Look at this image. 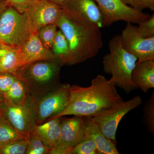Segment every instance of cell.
Returning <instances> with one entry per match:
<instances>
[{
	"label": "cell",
	"mask_w": 154,
	"mask_h": 154,
	"mask_svg": "<svg viewBox=\"0 0 154 154\" xmlns=\"http://www.w3.org/2000/svg\"><path fill=\"white\" fill-rule=\"evenodd\" d=\"M56 25L68 43L69 55L67 65L82 63L96 56L103 47L102 33L99 25L63 8Z\"/></svg>",
	"instance_id": "obj_1"
},
{
	"label": "cell",
	"mask_w": 154,
	"mask_h": 154,
	"mask_svg": "<svg viewBox=\"0 0 154 154\" xmlns=\"http://www.w3.org/2000/svg\"><path fill=\"white\" fill-rule=\"evenodd\" d=\"M116 88L110 80L102 75L94 78L89 87L71 86L68 105L55 118L67 115L93 117L116 102L123 100Z\"/></svg>",
	"instance_id": "obj_2"
},
{
	"label": "cell",
	"mask_w": 154,
	"mask_h": 154,
	"mask_svg": "<svg viewBox=\"0 0 154 154\" xmlns=\"http://www.w3.org/2000/svg\"><path fill=\"white\" fill-rule=\"evenodd\" d=\"M64 66L59 57L25 64L15 76L24 83L28 95L35 98L53 90L60 84V72Z\"/></svg>",
	"instance_id": "obj_3"
},
{
	"label": "cell",
	"mask_w": 154,
	"mask_h": 154,
	"mask_svg": "<svg viewBox=\"0 0 154 154\" xmlns=\"http://www.w3.org/2000/svg\"><path fill=\"white\" fill-rule=\"evenodd\" d=\"M109 52L103 58V69L110 75V81L116 87L127 94L137 88L133 81L131 73L137 58L125 50L122 46L119 35H115L108 43Z\"/></svg>",
	"instance_id": "obj_4"
},
{
	"label": "cell",
	"mask_w": 154,
	"mask_h": 154,
	"mask_svg": "<svg viewBox=\"0 0 154 154\" xmlns=\"http://www.w3.org/2000/svg\"><path fill=\"white\" fill-rule=\"evenodd\" d=\"M26 12L8 6L0 15V42L20 47L34 31Z\"/></svg>",
	"instance_id": "obj_5"
},
{
	"label": "cell",
	"mask_w": 154,
	"mask_h": 154,
	"mask_svg": "<svg viewBox=\"0 0 154 154\" xmlns=\"http://www.w3.org/2000/svg\"><path fill=\"white\" fill-rule=\"evenodd\" d=\"M70 85L60 84L45 94L32 98L35 124L38 125L55 118L67 107Z\"/></svg>",
	"instance_id": "obj_6"
},
{
	"label": "cell",
	"mask_w": 154,
	"mask_h": 154,
	"mask_svg": "<svg viewBox=\"0 0 154 154\" xmlns=\"http://www.w3.org/2000/svg\"><path fill=\"white\" fill-rule=\"evenodd\" d=\"M142 103V100L139 96L126 101L121 100L91 118L98 125L103 134L116 145V133L120 121L125 116L140 106Z\"/></svg>",
	"instance_id": "obj_7"
},
{
	"label": "cell",
	"mask_w": 154,
	"mask_h": 154,
	"mask_svg": "<svg viewBox=\"0 0 154 154\" xmlns=\"http://www.w3.org/2000/svg\"><path fill=\"white\" fill-rule=\"evenodd\" d=\"M104 19V27L122 21L138 23L149 18L150 15L127 5L121 0H94Z\"/></svg>",
	"instance_id": "obj_8"
},
{
	"label": "cell",
	"mask_w": 154,
	"mask_h": 154,
	"mask_svg": "<svg viewBox=\"0 0 154 154\" xmlns=\"http://www.w3.org/2000/svg\"><path fill=\"white\" fill-rule=\"evenodd\" d=\"M85 117L74 116L63 118L61 122L60 137L57 145L49 154H71L73 149L85 136Z\"/></svg>",
	"instance_id": "obj_9"
},
{
	"label": "cell",
	"mask_w": 154,
	"mask_h": 154,
	"mask_svg": "<svg viewBox=\"0 0 154 154\" xmlns=\"http://www.w3.org/2000/svg\"><path fill=\"white\" fill-rule=\"evenodd\" d=\"M119 36L122 47L137 60H154V36L144 38L138 32L137 26L129 22Z\"/></svg>",
	"instance_id": "obj_10"
},
{
	"label": "cell",
	"mask_w": 154,
	"mask_h": 154,
	"mask_svg": "<svg viewBox=\"0 0 154 154\" xmlns=\"http://www.w3.org/2000/svg\"><path fill=\"white\" fill-rule=\"evenodd\" d=\"M0 111L18 132L29 137L36 125L33 100L30 96L21 106H10L2 102Z\"/></svg>",
	"instance_id": "obj_11"
},
{
	"label": "cell",
	"mask_w": 154,
	"mask_h": 154,
	"mask_svg": "<svg viewBox=\"0 0 154 154\" xmlns=\"http://www.w3.org/2000/svg\"><path fill=\"white\" fill-rule=\"evenodd\" d=\"M63 7L48 0H35L26 11L34 31L49 24H56Z\"/></svg>",
	"instance_id": "obj_12"
},
{
	"label": "cell",
	"mask_w": 154,
	"mask_h": 154,
	"mask_svg": "<svg viewBox=\"0 0 154 154\" xmlns=\"http://www.w3.org/2000/svg\"><path fill=\"white\" fill-rule=\"evenodd\" d=\"M24 65L38 61L58 57L51 50L44 46L39 39L37 31H34L20 47Z\"/></svg>",
	"instance_id": "obj_13"
},
{
	"label": "cell",
	"mask_w": 154,
	"mask_h": 154,
	"mask_svg": "<svg viewBox=\"0 0 154 154\" xmlns=\"http://www.w3.org/2000/svg\"><path fill=\"white\" fill-rule=\"evenodd\" d=\"M63 8L72 14L104 27L102 13L94 0H66Z\"/></svg>",
	"instance_id": "obj_14"
},
{
	"label": "cell",
	"mask_w": 154,
	"mask_h": 154,
	"mask_svg": "<svg viewBox=\"0 0 154 154\" xmlns=\"http://www.w3.org/2000/svg\"><path fill=\"white\" fill-rule=\"evenodd\" d=\"M131 77L137 88L145 93L154 88V60H137Z\"/></svg>",
	"instance_id": "obj_15"
},
{
	"label": "cell",
	"mask_w": 154,
	"mask_h": 154,
	"mask_svg": "<svg viewBox=\"0 0 154 154\" xmlns=\"http://www.w3.org/2000/svg\"><path fill=\"white\" fill-rule=\"evenodd\" d=\"M61 119L62 116L56 117L42 124L36 125L30 134H36L51 150L57 145L59 141Z\"/></svg>",
	"instance_id": "obj_16"
},
{
	"label": "cell",
	"mask_w": 154,
	"mask_h": 154,
	"mask_svg": "<svg viewBox=\"0 0 154 154\" xmlns=\"http://www.w3.org/2000/svg\"><path fill=\"white\" fill-rule=\"evenodd\" d=\"M24 65L20 47L2 43L0 46V73H9L14 75Z\"/></svg>",
	"instance_id": "obj_17"
},
{
	"label": "cell",
	"mask_w": 154,
	"mask_h": 154,
	"mask_svg": "<svg viewBox=\"0 0 154 154\" xmlns=\"http://www.w3.org/2000/svg\"><path fill=\"white\" fill-rule=\"evenodd\" d=\"M85 135L95 142L99 154H119L116 145L103 134L99 126L91 119L85 117Z\"/></svg>",
	"instance_id": "obj_18"
},
{
	"label": "cell",
	"mask_w": 154,
	"mask_h": 154,
	"mask_svg": "<svg viewBox=\"0 0 154 154\" xmlns=\"http://www.w3.org/2000/svg\"><path fill=\"white\" fill-rule=\"evenodd\" d=\"M29 96L24 83L16 77L11 88L3 96L2 102L10 106H21L25 104Z\"/></svg>",
	"instance_id": "obj_19"
},
{
	"label": "cell",
	"mask_w": 154,
	"mask_h": 154,
	"mask_svg": "<svg viewBox=\"0 0 154 154\" xmlns=\"http://www.w3.org/2000/svg\"><path fill=\"white\" fill-rule=\"evenodd\" d=\"M29 138L18 132L0 111V146L12 141Z\"/></svg>",
	"instance_id": "obj_20"
},
{
	"label": "cell",
	"mask_w": 154,
	"mask_h": 154,
	"mask_svg": "<svg viewBox=\"0 0 154 154\" xmlns=\"http://www.w3.org/2000/svg\"><path fill=\"white\" fill-rule=\"evenodd\" d=\"M51 50L54 55L61 60L64 65H67L69 55V45L65 36L60 29H58Z\"/></svg>",
	"instance_id": "obj_21"
},
{
	"label": "cell",
	"mask_w": 154,
	"mask_h": 154,
	"mask_svg": "<svg viewBox=\"0 0 154 154\" xmlns=\"http://www.w3.org/2000/svg\"><path fill=\"white\" fill-rule=\"evenodd\" d=\"M28 139L12 141L0 146V154H25Z\"/></svg>",
	"instance_id": "obj_22"
},
{
	"label": "cell",
	"mask_w": 154,
	"mask_h": 154,
	"mask_svg": "<svg viewBox=\"0 0 154 154\" xmlns=\"http://www.w3.org/2000/svg\"><path fill=\"white\" fill-rule=\"evenodd\" d=\"M58 30L56 24L45 25L37 30L39 39L45 47L51 49Z\"/></svg>",
	"instance_id": "obj_23"
},
{
	"label": "cell",
	"mask_w": 154,
	"mask_h": 154,
	"mask_svg": "<svg viewBox=\"0 0 154 154\" xmlns=\"http://www.w3.org/2000/svg\"><path fill=\"white\" fill-rule=\"evenodd\" d=\"M143 122L149 132L154 135V92L143 107Z\"/></svg>",
	"instance_id": "obj_24"
},
{
	"label": "cell",
	"mask_w": 154,
	"mask_h": 154,
	"mask_svg": "<svg viewBox=\"0 0 154 154\" xmlns=\"http://www.w3.org/2000/svg\"><path fill=\"white\" fill-rule=\"evenodd\" d=\"M50 150L51 149L45 144L40 138L34 134H30L25 154H49Z\"/></svg>",
	"instance_id": "obj_25"
},
{
	"label": "cell",
	"mask_w": 154,
	"mask_h": 154,
	"mask_svg": "<svg viewBox=\"0 0 154 154\" xmlns=\"http://www.w3.org/2000/svg\"><path fill=\"white\" fill-rule=\"evenodd\" d=\"M71 154H99V153L93 139L85 135L83 140L73 149Z\"/></svg>",
	"instance_id": "obj_26"
},
{
	"label": "cell",
	"mask_w": 154,
	"mask_h": 154,
	"mask_svg": "<svg viewBox=\"0 0 154 154\" xmlns=\"http://www.w3.org/2000/svg\"><path fill=\"white\" fill-rule=\"evenodd\" d=\"M137 30L139 33L144 38H148L154 36V15L149 19L138 23Z\"/></svg>",
	"instance_id": "obj_27"
},
{
	"label": "cell",
	"mask_w": 154,
	"mask_h": 154,
	"mask_svg": "<svg viewBox=\"0 0 154 154\" xmlns=\"http://www.w3.org/2000/svg\"><path fill=\"white\" fill-rule=\"evenodd\" d=\"M127 5L143 11L144 9L154 11V0H121Z\"/></svg>",
	"instance_id": "obj_28"
},
{
	"label": "cell",
	"mask_w": 154,
	"mask_h": 154,
	"mask_svg": "<svg viewBox=\"0 0 154 154\" xmlns=\"http://www.w3.org/2000/svg\"><path fill=\"white\" fill-rule=\"evenodd\" d=\"M16 77L15 75L9 73H0V96H3L8 92Z\"/></svg>",
	"instance_id": "obj_29"
},
{
	"label": "cell",
	"mask_w": 154,
	"mask_h": 154,
	"mask_svg": "<svg viewBox=\"0 0 154 154\" xmlns=\"http://www.w3.org/2000/svg\"><path fill=\"white\" fill-rule=\"evenodd\" d=\"M8 6H11L21 13L26 12L35 0H5Z\"/></svg>",
	"instance_id": "obj_30"
},
{
	"label": "cell",
	"mask_w": 154,
	"mask_h": 154,
	"mask_svg": "<svg viewBox=\"0 0 154 154\" xmlns=\"http://www.w3.org/2000/svg\"><path fill=\"white\" fill-rule=\"evenodd\" d=\"M8 6V4L5 0L0 1V15Z\"/></svg>",
	"instance_id": "obj_31"
},
{
	"label": "cell",
	"mask_w": 154,
	"mask_h": 154,
	"mask_svg": "<svg viewBox=\"0 0 154 154\" xmlns=\"http://www.w3.org/2000/svg\"><path fill=\"white\" fill-rule=\"evenodd\" d=\"M48 1L63 7L66 0H48Z\"/></svg>",
	"instance_id": "obj_32"
},
{
	"label": "cell",
	"mask_w": 154,
	"mask_h": 154,
	"mask_svg": "<svg viewBox=\"0 0 154 154\" xmlns=\"http://www.w3.org/2000/svg\"><path fill=\"white\" fill-rule=\"evenodd\" d=\"M2 97H1V96H0V104H1V103H2Z\"/></svg>",
	"instance_id": "obj_33"
},
{
	"label": "cell",
	"mask_w": 154,
	"mask_h": 154,
	"mask_svg": "<svg viewBox=\"0 0 154 154\" xmlns=\"http://www.w3.org/2000/svg\"><path fill=\"white\" fill-rule=\"evenodd\" d=\"M2 42H0V46H1V44H2Z\"/></svg>",
	"instance_id": "obj_34"
},
{
	"label": "cell",
	"mask_w": 154,
	"mask_h": 154,
	"mask_svg": "<svg viewBox=\"0 0 154 154\" xmlns=\"http://www.w3.org/2000/svg\"><path fill=\"white\" fill-rule=\"evenodd\" d=\"M2 1V0H0V1Z\"/></svg>",
	"instance_id": "obj_35"
}]
</instances>
